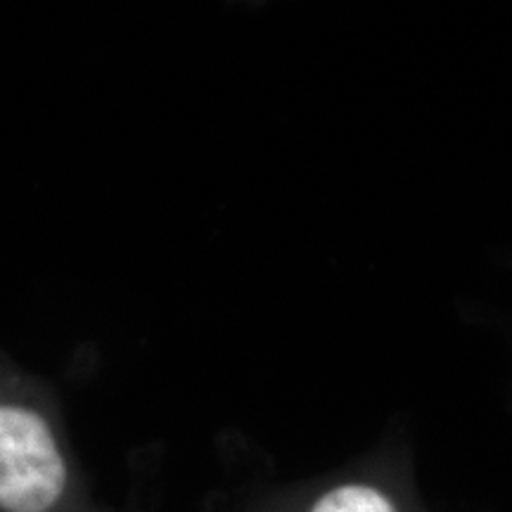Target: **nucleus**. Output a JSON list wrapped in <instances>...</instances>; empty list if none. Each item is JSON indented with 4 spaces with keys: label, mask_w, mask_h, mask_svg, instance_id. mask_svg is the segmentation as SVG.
<instances>
[{
    "label": "nucleus",
    "mask_w": 512,
    "mask_h": 512,
    "mask_svg": "<svg viewBox=\"0 0 512 512\" xmlns=\"http://www.w3.org/2000/svg\"><path fill=\"white\" fill-rule=\"evenodd\" d=\"M74 470L53 415L0 377V512H64Z\"/></svg>",
    "instance_id": "nucleus-1"
},
{
    "label": "nucleus",
    "mask_w": 512,
    "mask_h": 512,
    "mask_svg": "<svg viewBox=\"0 0 512 512\" xmlns=\"http://www.w3.org/2000/svg\"><path fill=\"white\" fill-rule=\"evenodd\" d=\"M306 512H401L392 494L370 482H339L325 489Z\"/></svg>",
    "instance_id": "nucleus-2"
}]
</instances>
